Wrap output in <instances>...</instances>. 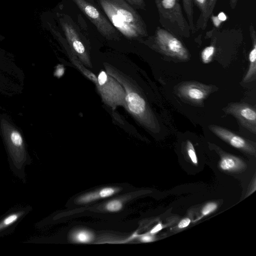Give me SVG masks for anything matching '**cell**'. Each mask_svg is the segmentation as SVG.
<instances>
[{
	"label": "cell",
	"instance_id": "cell-14",
	"mask_svg": "<svg viewBox=\"0 0 256 256\" xmlns=\"http://www.w3.org/2000/svg\"><path fill=\"white\" fill-rule=\"evenodd\" d=\"M179 1L180 0H177ZM184 12L187 18L191 32L194 33L196 30V26L194 18V3L192 0H182Z\"/></svg>",
	"mask_w": 256,
	"mask_h": 256
},
{
	"label": "cell",
	"instance_id": "cell-24",
	"mask_svg": "<svg viewBox=\"0 0 256 256\" xmlns=\"http://www.w3.org/2000/svg\"><path fill=\"white\" fill-rule=\"evenodd\" d=\"M190 220L188 218H185L182 220L178 224V227L180 228H183L188 226L190 224Z\"/></svg>",
	"mask_w": 256,
	"mask_h": 256
},
{
	"label": "cell",
	"instance_id": "cell-27",
	"mask_svg": "<svg viewBox=\"0 0 256 256\" xmlns=\"http://www.w3.org/2000/svg\"><path fill=\"white\" fill-rule=\"evenodd\" d=\"M238 0H230V4L232 9H234L236 6Z\"/></svg>",
	"mask_w": 256,
	"mask_h": 256
},
{
	"label": "cell",
	"instance_id": "cell-6",
	"mask_svg": "<svg viewBox=\"0 0 256 256\" xmlns=\"http://www.w3.org/2000/svg\"><path fill=\"white\" fill-rule=\"evenodd\" d=\"M79 9L96 26L100 33L107 38H114L116 31L110 22L93 4L86 0H72Z\"/></svg>",
	"mask_w": 256,
	"mask_h": 256
},
{
	"label": "cell",
	"instance_id": "cell-16",
	"mask_svg": "<svg viewBox=\"0 0 256 256\" xmlns=\"http://www.w3.org/2000/svg\"><path fill=\"white\" fill-rule=\"evenodd\" d=\"M215 52L214 46H210L206 48L201 53V58L204 64L210 62L213 58Z\"/></svg>",
	"mask_w": 256,
	"mask_h": 256
},
{
	"label": "cell",
	"instance_id": "cell-3",
	"mask_svg": "<svg viewBox=\"0 0 256 256\" xmlns=\"http://www.w3.org/2000/svg\"><path fill=\"white\" fill-rule=\"evenodd\" d=\"M162 28L176 36L188 38L191 30L178 1L154 0Z\"/></svg>",
	"mask_w": 256,
	"mask_h": 256
},
{
	"label": "cell",
	"instance_id": "cell-22",
	"mask_svg": "<svg viewBox=\"0 0 256 256\" xmlns=\"http://www.w3.org/2000/svg\"><path fill=\"white\" fill-rule=\"evenodd\" d=\"M18 214H14L7 217L4 221L0 224V228L8 226L14 222L18 218Z\"/></svg>",
	"mask_w": 256,
	"mask_h": 256
},
{
	"label": "cell",
	"instance_id": "cell-23",
	"mask_svg": "<svg viewBox=\"0 0 256 256\" xmlns=\"http://www.w3.org/2000/svg\"><path fill=\"white\" fill-rule=\"evenodd\" d=\"M129 4L134 6L136 8L144 9L146 4L144 0H125Z\"/></svg>",
	"mask_w": 256,
	"mask_h": 256
},
{
	"label": "cell",
	"instance_id": "cell-15",
	"mask_svg": "<svg viewBox=\"0 0 256 256\" xmlns=\"http://www.w3.org/2000/svg\"><path fill=\"white\" fill-rule=\"evenodd\" d=\"M72 240L79 243H88L90 242L92 238V234L86 230H78L74 232L72 236Z\"/></svg>",
	"mask_w": 256,
	"mask_h": 256
},
{
	"label": "cell",
	"instance_id": "cell-25",
	"mask_svg": "<svg viewBox=\"0 0 256 256\" xmlns=\"http://www.w3.org/2000/svg\"><path fill=\"white\" fill-rule=\"evenodd\" d=\"M154 240V237L150 235H144L140 238V240L144 242H150L153 241Z\"/></svg>",
	"mask_w": 256,
	"mask_h": 256
},
{
	"label": "cell",
	"instance_id": "cell-26",
	"mask_svg": "<svg viewBox=\"0 0 256 256\" xmlns=\"http://www.w3.org/2000/svg\"><path fill=\"white\" fill-rule=\"evenodd\" d=\"M162 225L160 224H158L156 226H155L153 229H152L150 230V232L151 234L156 233V232H158V231H160V230H161L162 229Z\"/></svg>",
	"mask_w": 256,
	"mask_h": 256
},
{
	"label": "cell",
	"instance_id": "cell-4",
	"mask_svg": "<svg viewBox=\"0 0 256 256\" xmlns=\"http://www.w3.org/2000/svg\"><path fill=\"white\" fill-rule=\"evenodd\" d=\"M96 86L103 101L113 108L125 106L126 92L122 86L104 71L98 75Z\"/></svg>",
	"mask_w": 256,
	"mask_h": 256
},
{
	"label": "cell",
	"instance_id": "cell-11",
	"mask_svg": "<svg viewBox=\"0 0 256 256\" xmlns=\"http://www.w3.org/2000/svg\"><path fill=\"white\" fill-rule=\"evenodd\" d=\"M249 30L252 42V48L249 54L250 65L248 70L244 78L243 81L244 82H248L254 80L256 74V35L252 24L250 25Z\"/></svg>",
	"mask_w": 256,
	"mask_h": 256
},
{
	"label": "cell",
	"instance_id": "cell-9",
	"mask_svg": "<svg viewBox=\"0 0 256 256\" xmlns=\"http://www.w3.org/2000/svg\"><path fill=\"white\" fill-rule=\"evenodd\" d=\"M224 111L235 117L248 130L256 134V112L254 107L245 103H230Z\"/></svg>",
	"mask_w": 256,
	"mask_h": 256
},
{
	"label": "cell",
	"instance_id": "cell-8",
	"mask_svg": "<svg viewBox=\"0 0 256 256\" xmlns=\"http://www.w3.org/2000/svg\"><path fill=\"white\" fill-rule=\"evenodd\" d=\"M214 90L213 86L194 81L182 82L176 86V94L193 104L200 105Z\"/></svg>",
	"mask_w": 256,
	"mask_h": 256
},
{
	"label": "cell",
	"instance_id": "cell-2",
	"mask_svg": "<svg viewBox=\"0 0 256 256\" xmlns=\"http://www.w3.org/2000/svg\"><path fill=\"white\" fill-rule=\"evenodd\" d=\"M106 72L115 78L126 92V109L142 126L154 132L160 131L159 123L142 94L122 74L111 66H105Z\"/></svg>",
	"mask_w": 256,
	"mask_h": 256
},
{
	"label": "cell",
	"instance_id": "cell-5",
	"mask_svg": "<svg viewBox=\"0 0 256 256\" xmlns=\"http://www.w3.org/2000/svg\"><path fill=\"white\" fill-rule=\"evenodd\" d=\"M153 40L157 48L164 54L182 60L189 59L188 49L176 36L167 30L158 27Z\"/></svg>",
	"mask_w": 256,
	"mask_h": 256
},
{
	"label": "cell",
	"instance_id": "cell-17",
	"mask_svg": "<svg viewBox=\"0 0 256 256\" xmlns=\"http://www.w3.org/2000/svg\"><path fill=\"white\" fill-rule=\"evenodd\" d=\"M187 154L192 162L194 164H198V158L193 144L190 140H187L186 144Z\"/></svg>",
	"mask_w": 256,
	"mask_h": 256
},
{
	"label": "cell",
	"instance_id": "cell-7",
	"mask_svg": "<svg viewBox=\"0 0 256 256\" xmlns=\"http://www.w3.org/2000/svg\"><path fill=\"white\" fill-rule=\"evenodd\" d=\"M60 22L70 48L84 64L90 66L88 54L76 26L65 15L60 18Z\"/></svg>",
	"mask_w": 256,
	"mask_h": 256
},
{
	"label": "cell",
	"instance_id": "cell-1",
	"mask_svg": "<svg viewBox=\"0 0 256 256\" xmlns=\"http://www.w3.org/2000/svg\"><path fill=\"white\" fill-rule=\"evenodd\" d=\"M98 2L109 21L125 37L134 39L148 35L144 21L125 0H98Z\"/></svg>",
	"mask_w": 256,
	"mask_h": 256
},
{
	"label": "cell",
	"instance_id": "cell-10",
	"mask_svg": "<svg viewBox=\"0 0 256 256\" xmlns=\"http://www.w3.org/2000/svg\"><path fill=\"white\" fill-rule=\"evenodd\" d=\"M208 128L214 134L232 146L255 155V143L246 140L220 126L212 124L209 126Z\"/></svg>",
	"mask_w": 256,
	"mask_h": 256
},
{
	"label": "cell",
	"instance_id": "cell-19",
	"mask_svg": "<svg viewBox=\"0 0 256 256\" xmlns=\"http://www.w3.org/2000/svg\"><path fill=\"white\" fill-rule=\"evenodd\" d=\"M12 86L10 85V82L1 74H0V92L8 94V90L10 86Z\"/></svg>",
	"mask_w": 256,
	"mask_h": 256
},
{
	"label": "cell",
	"instance_id": "cell-21",
	"mask_svg": "<svg viewBox=\"0 0 256 256\" xmlns=\"http://www.w3.org/2000/svg\"><path fill=\"white\" fill-rule=\"evenodd\" d=\"M218 0H207V18L209 19L212 14Z\"/></svg>",
	"mask_w": 256,
	"mask_h": 256
},
{
	"label": "cell",
	"instance_id": "cell-18",
	"mask_svg": "<svg viewBox=\"0 0 256 256\" xmlns=\"http://www.w3.org/2000/svg\"><path fill=\"white\" fill-rule=\"evenodd\" d=\"M122 206V203L118 200H114L108 202L106 208L110 212H118L120 210Z\"/></svg>",
	"mask_w": 256,
	"mask_h": 256
},
{
	"label": "cell",
	"instance_id": "cell-13",
	"mask_svg": "<svg viewBox=\"0 0 256 256\" xmlns=\"http://www.w3.org/2000/svg\"><path fill=\"white\" fill-rule=\"evenodd\" d=\"M199 8L200 14L196 26V29L204 30L206 26L208 19L207 18V0H192Z\"/></svg>",
	"mask_w": 256,
	"mask_h": 256
},
{
	"label": "cell",
	"instance_id": "cell-12",
	"mask_svg": "<svg viewBox=\"0 0 256 256\" xmlns=\"http://www.w3.org/2000/svg\"><path fill=\"white\" fill-rule=\"evenodd\" d=\"M246 164L240 158L228 154H223L220 162V168L226 172H235L240 171L246 168Z\"/></svg>",
	"mask_w": 256,
	"mask_h": 256
},
{
	"label": "cell",
	"instance_id": "cell-20",
	"mask_svg": "<svg viewBox=\"0 0 256 256\" xmlns=\"http://www.w3.org/2000/svg\"><path fill=\"white\" fill-rule=\"evenodd\" d=\"M217 208V204L214 202H209L202 210L203 216H206L214 211Z\"/></svg>",
	"mask_w": 256,
	"mask_h": 256
}]
</instances>
